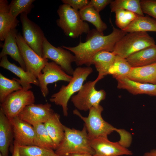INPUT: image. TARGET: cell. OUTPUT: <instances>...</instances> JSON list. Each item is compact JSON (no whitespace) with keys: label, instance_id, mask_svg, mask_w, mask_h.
<instances>
[{"label":"cell","instance_id":"obj_1","mask_svg":"<svg viewBox=\"0 0 156 156\" xmlns=\"http://www.w3.org/2000/svg\"><path fill=\"white\" fill-rule=\"evenodd\" d=\"M112 25L113 31L109 35L104 36L96 29H93L88 33L85 42L80 41L75 47H61L73 53L77 66L85 65L90 66L92 64V59L96 53L102 50L113 52L116 44L127 33Z\"/></svg>","mask_w":156,"mask_h":156},{"label":"cell","instance_id":"obj_2","mask_svg":"<svg viewBox=\"0 0 156 156\" xmlns=\"http://www.w3.org/2000/svg\"><path fill=\"white\" fill-rule=\"evenodd\" d=\"M103 110L100 105L93 107L89 110L87 117L82 116L77 109L73 110L74 114L79 116L84 123L89 138H107L108 135L115 131L120 136L119 142L126 144L131 140V134L124 129H117L105 121L102 118L101 113Z\"/></svg>","mask_w":156,"mask_h":156},{"label":"cell","instance_id":"obj_3","mask_svg":"<svg viewBox=\"0 0 156 156\" xmlns=\"http://www.w3.org/2000/svg\"><path fill=\"white\" fill-rule=\"evenodd\" d=\"M64 138L55 153L59 156H68L73 153H87L93 155L95 151L91 146L85 126L81 130L70 129L64 125Z\"/></svg>","mask_w":156,"mask_h":156},{"label":"cell","instance_id":"obj_4","mask_svg":"<svg viewBox=\"0 0 156 156\" xmlns=\"http://www.w3.org/2000/svg\"><path fill=\"white\" fill-rule=\"evenodd\" d=\"M93 71L90 66H79L74 70L72 78L66 85H63L57 92L53 94L49 99L50 102L61 106L64 116L68 115V102L73 94L78 92L82 87L84 82Z\"/></svg>","mask_w":156,"mask_h":156},{"label":"cell","instance_id":"obj_5","mask_svg":"<svg viewBox=\"0 0 156 156\" xmlns=\"http://www.w3.org/2000/svg\"><path fill=\"white\" fill-rule=\"evenodd\" d=\"M57 12L59 16L56 20L57 25L66 36L75 38L83 34H88L90 30L88 24L81 19L79 11L69 5H60Z\"/></svg>","mask_w":156,"mask_h":156},{"label":"cell","instance_id":"obj_6","mask_svg":"<svg viewBox=\"0 0 156 156\" xmlns=\"http://www.w3.org/2000/svg\"><path fill=\"white\" fill-rule=\"evenodd\" d=\"M155 44L147 32L127 33L115 44L113 51L116 55L126 59L136 52Z\"/></svg>","mask_w":156,"mask_h":156},{"label":"cell","instance_id":"obj_7","mask_svg":"<svg viewBox=\"0 0 156 156\" xmlns=\"http://www.w3.org/2000/svg\"><path fill=\"white\" fill-rule=\"evenodd\" d=\"M99 80L89 81L83 84L77 93L71 97V101L77 109L86 111L92 107L99 105L104 100L106 92L103 90H96L95 86Z\"/></svg>","mask_w":156,"mask_h":156},{"label":"cell","instance_id":"obj_8","mask_svg":"<svg viewBox=\"0 0 156 156\" xmlns=\"http://www.w3.org/2000/svg\"><path fill=\"white\" fill-rule=\"evenodd\" d=\"M35 101L33 92L23 88L8 96L0 103V108L6 116L10 119L18 116L25 107L34 104Z\"/></svg>","mask_w":156,"mask_h":156},{"label":"cell","instance_id":"obj_9","mask_svg":"<svg viewBox=\"0 0 156 156\" xmlns=\"http://www.w3.org/2000/svg\"><path fill=\"white\" fill-rule=\"evenodd\" d=\"M42 57L52 60L59 65L66 73L72 75L74 70L71 64L75 62L74 55L62 47L54 46L45 37L42 44Z\"/></svg>","mask_w":156,"mask_h":156},{"label":"cell","instance_id":"obj_10","mask_svg":"<svg viewBox=\"0 0 156 156\" xmlns=\"http://www.w3.org/2000/svg\"><path fill=\"white\" fill-rule=\"evenodd\" d=\"M27 15L22 13L20 16L22 36L27 44L42 57V44L45 37L44 33L40 26L30 20Z\"/></svg>","mask_w":156,"mask_h":156},{"label":"cell","instance_id":"obj_11","mask_svg":"<svg viewBox=\"0 0 156 156\" xmlns=\"http://www.w3.org/2000/svg\"><path fill=\"white\" fill-rule=\"evenodd\" d=\"M16 41L25 63L26 71L37 78L48 62L47 59L38 55L25 42L20 33L16 36Z\"/></svg>","mask_w":156,"mask_h":156},{"label":"cell","instance_id":"obj_12","mask_svg":"<svg viewBox=\"0 0 156 156\" xmlns=\"http://www.w3.org/2000/svg\"><path fill=\"white\" fill-rule=\"evenodd\" d=\"M72 76L66 73L58 65L54 62H48L42 69L37 78L42 94L46 97L49 90L48 85L58 81L69 82Z\"/></svg>","mask_w":156,"mask_h":156},{"label":"cell","instance_id":"obj_13","mask_svg":"<svg viewBox=\"0 0 156 156\" xmlns=\"http://www.w3.org/2000/svg\"><path fill=\"white\" fill-rule=\"evenodd\" d=\"M91 147L95 151L93 156H120L131 155L132 151L119 142H113L107 138H89Z\"/></svg>","mask_w":156,"mask_h":156},{"label":"cell","instance_id":"obj_14","mask_svg":"<svg viewBox=\"0 0 156 156\" xmlns=\"http://www.w3.org/2000/svg\"><path fill=\"white\" fill-rule=\"evenodd\" d=\"M51 107L49 103L33 104L25 107L18 116L33 126L44 123L55 112Z\"/></svg>","mask_w":156,"mask_h":156},{"label":"cell","instance_id":"obj_15","mask_svg":"<svg viewBox=\"0 0 156 156\" xmlns=\"http://www.w3.org/2000/svg\"><path fill=\"white\" fill-rule=\"evenodd\" d=\"M9 120L13 128L14 141L19 145H34L35 133L33 126L18 116Z\"/></svg>","mask_w":156,"mask_h":156},{"label":"cell","instance_id":"obj_16","mask_svg":"<svg viewBox=\"0 0 156 156\" xmlns=\"http://www.w3.org/2000/svg\"><path fill=\"white\" fill-rule=\"evenodd\" d=\"M1 59L0 66L10 71L18 77L20 79H17L23 89L29 90L32 88L31 84L39 86V83L37 78L25 70L21 67L10 62L8 60L7 55L4 56Z\"/></svg>","mask_w":156,"mask_h":156},{"label":"cell","instance_id":"obj_17","mask_svg":"<svg viewBox=\"0 0 156 156\" xmlns=\"http://www.w3.org/2000/svg\"><path fill=\"white\" fill-rule=\"evenodd\" d=\"M18 30L16 28L12 29L7 35L2 45V49L0 53V58L8 55L17 62L21 67L26 71L24 62L21 53L16 41V36Z\"/></svg>","mask_w":156,"mask_h":156},{"label":"cell","instance_id":"obj_18","mask_svg":"<svg viewBox=\"0 0 156 156\" xmlns=\"http://www.w3.org/2000/svg\"><path fill=\"white\" fill-rule=\"evenodd\" d=\"M13 138L14 133L12 124L0 108V153L2 156H9V147Z\"/></svg>","mask_w":156,"mask_h":156},{"label":"cell","instance_id":"obj_19","mask_svg":"<svg viewBox=\"0 0 156 156\" xmlns=\"http://www.w3.org/2000/svg\"><path fill=\"white\" fill-rule=\"evenodd\" d=\"M8 2L0 0V40L4 41L11 30L16 29L19 23L10 12Z\"/></svg>","mask_w":156,"mask_h":156},{"label":"cell","instance_id":"obj_20","mask_svg":"<svg viewBox=\"0 0 156 156\" xmlns=\"http://www.w3.org/2000/svg\"><path fill=\"white\" fill-rule=\"evenodd\" d=\"M116 80L119 89L126 90L133 94H145L156 96V84L138 82L127 77Z\"/></svg>","mask_w":156,"mask_h":156},{"label":"cell","instance_id":"obj_21","mask_svg":"<svg viewBox=\"0 0 156 156\" xmlns=\"http://www.w3.org/2000/svg\"><path fill=\"white\" fill-rule=\"evenodd\" d=\"M126 59L132 67L144 66L156 63V45L133 53Z\"/></svg>","mask_w":156,"mask_h":156},{"label":"cell","instance_id":"obj_22","mask_svg":"<svg viewBox=\"0 0 156 156\" xmlns=\"http://www.w3.org/2000/svg\"><path fill=\"white\" fill-rule=\"evenodd\" d=\"M116 55L113 52L101 51L96 53L92 60V64L95 66L99 80L108 74L109 71L113 64Z\"/></svg>","mask_w":156,"mask_h":156},{"label":"cell","instance_id":"obj_23","mask_svg":"<svg viewBox=\"0 0 156 156\" xmlns=\"http://www.w3.org/2000/svg\"><path fill=\"white\" fill-rule=\"evenodd\" d=\"M127 78L138 82L156 84V63L144 66L132 67Z\"/></svg>","mask_w":156,"mask_h":156},{"label":"cell","instance_id":"obj_24","mask_svg":"<svg viewBox=\"0 0 156 156\" xmlns=\"http://www.w3.org/2000/svg\"><path fill=\"white\" fill-rule=\"evenodd\" d=\"M60 118V115L54 112L44 123L57 148L63 140L65 133L64 125Z\"/></svg>","mask_w":156,"mask_h":156},{"label":"cell","instance_id":"obj_25","mask_svg":"<svg viewBox=\"0 0 156 156\" xmlns=\"http://www.w3.org/2000/svg\"><path fill=\"white\" fill-rule=\"evenodd\" d=\"M127 33L134 32H156V20L139 16L122 30Z\"/></svg>","mask_w":156,"mask_h":156},{"label":"cell","instance_id":"obj_26","mask_svg":"<svg viewBox=\"0 0 156 156\" xmlns=\"http://www.w3.org/2000/svg\"><path fill=\"white\" fill-rule=\"evenodd\" d=\"M79 12L82 20L91 23L97 31L103 34V32L107 29V26L101 19L99 12L93 7L87 5L79 10Z\"/></svg>","mask_w":156,"mask_h":156},{"label":"cell","instance_id":"obj_27","mask_svg":"<svg viewBox=\"0 0 156 156\" xmlns=\"http://www.w3.org/2000/svg\"><path fill=\"white\" fill-rule=\"evenodd\" d=\"M35 136L34 145L40 147L55 150L57 148L50 136L44 123L33 126Z\"/></svg>","mask_w":156,"mask_h":156},{"label":"cell","instance_id":"obj_28","mask_svg":"<svg viewBox=\"0 0 156 156\" xmlns=\"http://www.w3.org/2000/svg\"><path fill=\"white\" fill-rule=\"evenodd\" d=\"M131 68L126 59L116 55L114 63L109 70L108 74L111 75L116 80L127 77Z\"/></svg>","mask_w":156,"mask_h":156},{"label":"cell","instance_id":"obj_29","mask_svg":"<svg viewBox=\"0 0 156 156\" xmlns=\"http://www.w3.org/2000/svg\"><path fill=\"white\" fill-rule=\"evenodd\" d=\"M23 89L17 79H9L0 73V102H3L9 95Z\"/></svg>","mask_w":156,"mask_h":156},{"label":"cell","instance_id":"obj_30","mask_svg":"<svg viewBox=\"0 0 156 156\" xmlns=\"http://www.w3.org/2000/svg\"><path fill=\"white\" fill-rule=\"evenodd\" d=\"M139 0H115L111 1L110 7L111 12L123 9L133 12L140 16H144Z\"/></svg>","mask_w":156,"mask_h":156},{"label":"cell","instance_id":"obj_31","mask_svg":"<svg viewBox=\"0 0 156 156\" xmlns=\"http://www.w3.org/2000/svg\"><path fill=\"white\" fill-rule=\"evenodd\" d=\"M35 0H12L9 5V11L14 17L20 14L30 13L34 7L33 3Z\"/></svg>","mask_w":156,"mask_h":156},{"label":"cell","instance_id":"obj_32","mask_svg":"<svg viewBox=\"0 0 156 156\" xmlns=\"http://www.w3.org/2000/svg\"><path fill=\"white\" fill-rule=\"evenodd\" d=\"M18 148L20 156H59L53 150L35 145H18Z\"/></svg>","mask_w":156,"mask_h":156},{"label":"cell","instance_id":"obj_33","mask_svg":"<svg viewBox=\"0 0 156 156\" xmlns=\"http://www.w3.org/2000/svg\"><path fill=\"white\" fill-rule=\"evenodd\" d=\"M115 12L116 25L122 30L139 16L132 12L121 9L116 10Z\"/></svg>","mask_w":156,"mask_h":156},{"label":"cell","instance_id":"obj_34","mask_svg":"<svg viewBox=\"0 0 156 156\" xmlns=\"http://www.w3.org/2000/svg\"><path fill=\"white\" fill-rule=\"evenodd\" d=\"M140 2L142 12L156 19V1L141 0Z\"/></svg>","mask_w":156,"mask_h":156},{"label":"cell","instance_id":"obj_35","mask_svg":"<svg viewBox=\"0 0 156 156\" xmlns=\"http://www.w3.org/2000/svg\"><path fill=\"white\" fill-rule=\"evenodd\" d=\"M64 4L70 5L73 8L77 11L83 9L89 3L90 1L88 0H62Z\"/></svg>","mask_w":156,"mask_h":156},{"label":"cell","instance_id":"obj_36","mask_svg":"<svg viewBox=\"0 0 156 156\" xmlns=\"http://www.w3.org/2000/svg\"><path fill=\"white\" fill-rule=\"evenodd\" d=\"M111 1L110 0H91L87 5L93 7L96 11L99 12L110 4Z\"/></svg>","mask_w":156,"mask_h":156},{"label":"cell","instance_id":"obj_37","mask_svg":"<svg viewBox=\"0 0 156 156\" xmlns=\"http://www.w3.org/2000/svg\"><path fill=\"white\" fill-rule=\"evenodd\" d=\"M12 156H20L19 153L18 145L15 141H14L13 149Z\"/></svg>","mask_w":156,"mask_h":156},{"label":"cell","instance_id":"obj_38","mask_svg":"<svg viewBox=\"0 0 156 156\" xmlns=\"http://www.w3.org/2000/svg\"><path fill=\"white\" fill-rule=\"evenodd\" d=\"M143 156H156V148L153 149L149 152L145 153Z\"/></svg>","mask_w":156,"mask_h":156},{"label":"cell","instance_id":"obj_39","mask_svg":"<svg viewBox=\"0 0 156 156\" xmlns=\"http://www.w3.org/2000/svg\"><path fill=\"white\" fill-rule=\"evenodd\" d=\"M68 156H93V155L87 153H77L72 154Z\"/></svg>","mask_w":156,"mask_h":156},{"label":"cell","instance_id":"obj_40","mask_svg":"<svg viewBox=\"0 0 156 156\" xmlns=\"http://www.w3.org/2000/svg\"><path fill=\"white\" fill-rule=\"evenodd\" d=\"M0 156H2V155L1 153H0Z\"/></svg>","mask_w":156,"mask_h":156}]
</instances>
